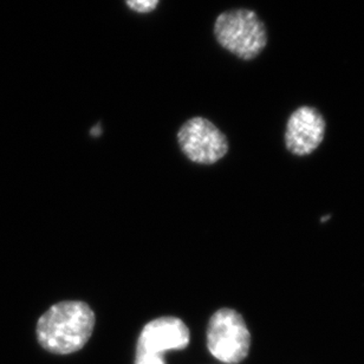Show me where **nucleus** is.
<instances>
[{
  "instance_id": "1",
  "label": "nucleus",
  "mask_w": 364,
  "mask_h": 364,
  "mask_svg": "<svg viewBox=\"0 0 364 364\" xmlns=\"http://www.w3.org/2000/svg\"><path fill=\"white\" fill-rule=\"evenodd\" d=\"M95 314L83 301H60L43 314L37 323V340L53 354H73L90 340Z\"/></svg>"
},
{
  "instance_id": "2",
  "label": "nucleus",
  "mask_w": 364,
  "mask_h": 364,
  "mask_svg": "<svg viewBox=\"0 0 364 364\" xmlns=\"http://www.w3.org/2000/svg\"><path fill=\"white\" fill-rule=\"evenodd\" d=\"M213 31L219 46L239 60H256L269 43L267 25L249 9H235L219 14Z\"/></svg>"
},
{
  "instance_id": "6",
  "label": "nucleus",
  "mask_w": 364,
  "mask_h": 364,
  "mask_svg": "<svg viewBox=\"0 0 364 364\" xmlns=\"http://www.w3.org/2000/svg\"><path fill=\"white\" fill-rule=\"evenodd\" d=\"M189 330L178 317H160L147 323L141 331L136 344V355L164 358L169 350H182L188 347Z\"/></svg>"
},
{
  "instance_id": "4",
  "label": "nucleus",
  "mask_w": 364,
  "mask_h": 364,
  "mask_svg": "<svg viewBox=\"0 0 364 364\" xmlns=\"http://www.w3.org/2000/svg\"><path fill=\"white\" fill-rule=\"evenodd\" d=\"M178 141L191 161L203 165L215 164L228 151L225 134L203 117H193L183 123L178 133Z\"/></svg>"
},
{
  "instance_id": "5",
  "label": "nucleus",
  "mask_w": 364,
  "mask_h": 364,
  "mask_svg": "<svg viewBox=\"0 0 364 364\" xmlns=\"http://www.w3.org/2000/svg\"><path fill=\"white\" fill-rule=\"evenodd\" d=\"M326 129V119L317 109L310 105L294 109L285 128L287 151L298 156L311 154L324 140Z\"/></svg>"
},
{
  "instance_id": "8",
  "label": "nucleus",
  "mask_w": 364,
  "mask_h": 364,
  "mask_svg": "<svg viewBox=\"0 0 364 364\" xmlns=\"http://www.w3.org/2000/svg\"><path fill=\"white\" fill-rule=\"evenodd\" d=\"M135 364H166L165 358L151 355H135Z\"/></svg>"
},
{
  "instance_id": "7",
  "label": "nucleus",
  "mask_w": 364,
  "mask_h": 364,
  "mask_svg": "<svg viewBox=\"0 0 364 364\" xmlns=\"http://www.w3.org/2000/svg\"><path fill=\"white\" fill-rule=\"evenodd\" d=\"M160 0H126L127 6L137 14H149L154 11Z\"/></svg>"
},
{
  "instance_id": "3",
  "label": "nucleus",
  "mask_w": 364,
  "mask_h": 364,
  "mask_svg": "<svg viewBox=\"0 0 364 364\" xmlns=\"http://www.w3.org/2000/svg\"><path fill=\"white\" fill-rule=\"evenodd\" d=\"M251 335L245 321L233 309L214 312L207 328V348L223 363L237 364L249 355Z\"/></svg>"
}]
</instances>
